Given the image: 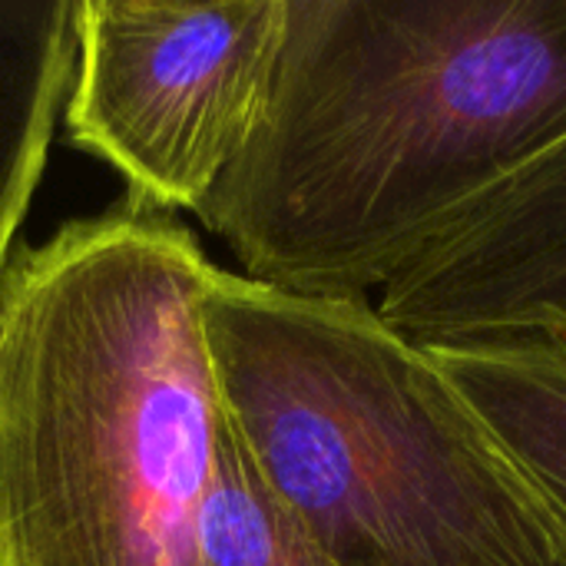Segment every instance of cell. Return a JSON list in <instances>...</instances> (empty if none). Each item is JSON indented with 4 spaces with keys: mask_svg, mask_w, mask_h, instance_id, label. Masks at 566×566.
Wrapping results in <instances>:
<instances>
[{
    "mask_svg": "<svg viewBox=\"0 0 566 566\" xmlns=\"http://www.w3.org/2000/svg\"><path fill=\"white\" fill-rule=\"evenodd\" d=\"M219 405L332 566H566V507L368 298L216 272Z\"/></svg>",
    "mask_w": 566,
    "mask_h": 566,
    "instance_id": "3",
    "label": "cell"
},
{
    "mask_svg": "<svg viewBox=\"0 0 566 566\" xmlns=\"http://www.w3.org/2000/svg\"><path fill=\"white\" fill-rule=\"evenodd\" d=\"M421 348L566 507V342L501 335Z\"/></svg>",
    "mask_w": 566,
    "mask_h": 566,
    "instance_id": "7",
    "label": "cell"
},
{
    "mask_svg": "<svg viewBox=\"0 0 566 566\" xmlns=\"http://www.w3.org/2000/svg\"><path fill=\"white\" fill-rule=\"evenodd\" d=\"M282 23L285 0H80L63 103L73 146L133 196L196 212L259 123Z\"/></svg>",
    "mask_w": 566,
    "mask_h": 566,
    "instance_id": "4",
    "label": "cell"
},
{
    "mask_svg": "<svg viewBox=\"0 0 566 566\" xmlns=\"http://www.w3.org/2000/svg\"><path fill=\"white\" fill-rule=\"evenodd\" d=\"M80 0H0V275L76 66Z\"/></svg>",
    "mask_w": 566,
    "mask_h": 566,
    "instance_id": "6",
    "label": "cell"
},
{
    "mask_svg": "<svg viewBox=\"0 0 566 566\" xmlns=\"http://www.w3.org/2000/svg\"><path fill=\"white\" fill-rule=\"evenodd\" d=\"M196 235L126 192L0 275V566H192L222 405Z\"/></svg>",
    "mask_w": 566,
    "mask_h": 566,
    "instance_id": "2",
    "label": "cell"
},
{
    "mask_svg": "<svg viewBox=\"0 0 566 566\" xmlns=\"http://www.w3.org/2000/svg\"><path fill=\"white\" fill-rule=\"evenodd\" d=\"M566 143V0H285L259 123L196 216L249 282L368 298Z\"/></svg>",
    "mask_w": 566,
    "mask_h": 566,
    "instance_id": "1",
    "label": "cell"
},
{
    "mask_svg": "<svg viewBox=\"0 0 566 566\" xmlns=\"http://www.w3.org/2000/svg\"><path fill=\"white\" fill-rule=\"evenodd\" d=\"M192 566H332L269 491L229 421L199 507Z\"/></svg>",
    "mask_w": 566,
    "mask_h": 566,
    "instance_id": "8",
    "label": "cell"
},
{
    "mask_svg": "<svg viewBox=\"0 0 566 566\" xmlns=\"http://www.w3.org/2000/svg\"><path fill=\"white\" fill-rule=\"evenodd\" d=\"M375 308L415 345L566 342V143L438 229Z\"/></svg>",
    "mask_w": 566,
    "mask_h": 566,
    "instance_id": "5",
    "label": "cell"
}]
</instances>
